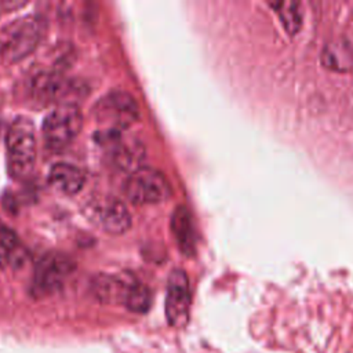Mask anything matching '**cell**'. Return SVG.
Masks as SVG:
<instances>
[{
	"label": "cell",
	"mask_w": 353,
	"mask_h": 353,
	"mask_svg": "<svg viewBox=\"0 0 353 353\" xmlns=\"http://www.w3.org/2000/svg\"><path fill=\"white\" fill-rule=\"evenodd\" d=\"M43 21L36 15L19 17L8 22L0 33V61L12 65L26 58L41 40Z\"/></svg>",
	"instance_id": "6da1fadb"
},
{
	"label": "cell",
	"mask_w": 353,
	"mask_h": 353,
	"mask_svg": "<svg viewBox=\"0 0 353 353\" xmlns=\"http://www.w3.org/2000/svg\"><path fill=\"white\" fill-rule=\"evenodd\" d=\"M8 172L15 179L29 176L36 163V135L30 119L18 116L6 134Z\"/></svg>",
	"instance_id": "7a4b0ae2"
},
{
	"label": "cell",
	"mask_w": 353,
	"mask_h": 353,
	"mask_svg": "<svg viewBox=\"0 0 353 353\" xmlns=\"http://www.w3.org/2000/svg\"><path fill=\"white\" fill-rule=\"evenodd\" d=\"M83 128V113L74 103H61L47 113L41 131L46 145L52 150L68 146Z\"/></svg>",
	"instance_id": "3957f363"
},
{
	"label": "cell",
	"mask_w": 353,
	"mask_h": 353,
	"mask_svg": "<svg viewBox=\"0 0 353 353\" xmlns=\"http://www.w3.org/2000/svg\"><path fill=\"white\" fill-rule=\"evenodd\" d=\"M124 194L134 204H156L170 197L171 186L163 172L153 167L142 165L127 178Z\"/></svg>",
	"instance_id": "277c9868"
},
{
	"label": "cell",
	"mask_w": 353,
	"mask_h": 353,
	"mask_svg": "<svg viewBox=\"0 0 353 353\" xmlns=\"http://www.w3.org/2000/svg\"><path fill=\"white\" fill-rule=\"evenodd\" d=\"M94 113L97 121L105 124L109 131H119L120 128L131 125L138 119L139 108L132 95L116 90L97 102Z\"/></svg>",
	"instance_id": "5b68a950"
},
{
	"label": "cell",
	"mask_w": 353,
	"mask_h": 353,
	"mask_svg": "<svg viewBox=\"0 0 353 353\" xmlns=\"http://www.w3.org/2000/svg\"><path fill=\"white\" fill-rule=\"evenodd\" d=\"M84 214L87 218L110 234H121L131 226V215L127 205L116 197H101L91 200Z\"/></svg>",
	"instance_id": "8992f818"
},
{
	"label": "cell",
	"mask_w": 353,
	"mask_h": 353,
	"mask_svg": "<svg viewBox=\"0 0 353 353\" xmlns=\"http://www.w3.org/2000/svg\"><path fill=\"white\" fill-rule=\"evenodd\" d=\"M73 269L74 262L69 256L58 252L47 254L36 266L32 292L36 296H46L55 292Z\"/></svg>",
	"instance_id": "52a82bcc"
},
{
	"label": "cell",
	"mask_w": 353,
	"mask_h": 353,
	"mask_svg": "<svg viewBox=\"0 0 353 353\" xmlns=\"http://www.w3.org/2000/svg\"><path fill=\"white\" fill-rule=\"evenodd\" d=\"M76 91V85L66 77L54 72H43L33 76L29 87L30 97L39 105L70 103L66 101Z\"/></svg>",
	"instance_id": "ba28073f"
},
{
	"label": "cell",
	"mask_w": 353,
	"mask_h": 353,
	"mask_svg": "<svg viewBox=\"0 0 353 353\" xmlns=\"http://www.w3.org/2000/svg\"><path fill=\"white\" fill-rule=\"evenodd\" d=\"M190 307V290L186 273L181 269H175L167 284L165 294V316L171 325L182 327L189 319Z\"/></svg>",
	"instance_id": "9c48e42d"
},
{
	"label": "cell",
	"mask_w": 353,
	"mask_h": 353,
	"mask_svg": "<svg viewBox=\"0 0 353 353\" xmlns=\"http://www.w3.org/2000/svg\"><path fill=\"white\" fill-rule=\"evenodd\" d=\"M50 185L68 196L76 194L85 183V172L69 163H55L48 172Z\"/></svg>",
	"instance_id": "30bf717a"
},
{
	"label": "cell",
	"mask_w": 353,
	"mask_h": 353,
	"mask_svg": "<svg viewBox=\"0 0 353 353\" xmlns=\"http://www.w3.org/2000/svg\"><path fill=\"white\" fill-rule=\"evenodd\" d=\"M171 229L179 250L186 255H192L196 247V236L190 214L185 207L178 205L175 208L171 218Z\"/></svg>",
	"instance_id": "8fae6325"
},
{
	"label": "cell",
	"mask_w": 353,
	"mask_h": 353,
	"mask_svg": "<svg viewBox=\"0 0 353 353\" xmlns=\"http://www.w3.org/2000/svg\"><path fill=\"white\" fill-rule=\"evenodd\" d=\"M320 58L324 68L347 72L353 68V47L345 40H334L324 46Z\"/></svg>",
	"instance_id": "7c38bea8"
},
{
	"label": "cell",
	"mask_w": 353,
	"mask_h": 353,
	"mask_svg": "<svg viewBox=\"0 0 353 353\" xmlns=\"http://www.w3.org/2000/svg\"><path fill=\"white\" fill-rule=\"evenodd\" d=\"M270 7L277 12L284 29L290 34H295L302 25V12L296 1H276Z\"/></svg>",
	"instance_id": "4fadbf2b"
},
{
	"label": "cell",
	"mask_w": 353,
	"mask_h": 353,
	"mask_svg": "<svg viewBox=\"0 0 353 353\" xmlns=\"http://www.w3.org/2000/svg\"><path fill=\"white\" fill-rule=\"evenodd\" d=\"M123 303L131 312L143 313L150 306V291L146 285L137 281H131L124 295Z\"/></svg>",
	"instance_id": "5bb4252c"
},
{
	"label": "cell",
	"mask_w": 353,
	"mask_h": 353,
	"mask_svg": "<svg viewBox=\"0 0 353 353\" xmlns=\"http://www.w3.org/2000/svg\"><path fill=\"white\" fill-rule=\"evenodd\" d=\"M19 241L15 232L0 222V266H6L15 261L18 255Z\"/></svg>",
	"instance_id": "9a60e30c"
}]
</instances>
